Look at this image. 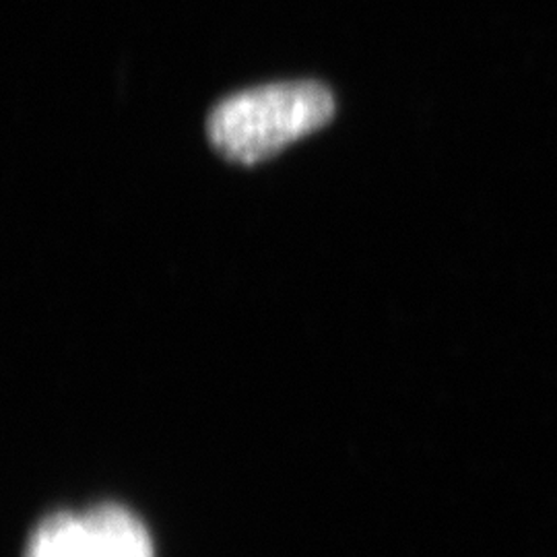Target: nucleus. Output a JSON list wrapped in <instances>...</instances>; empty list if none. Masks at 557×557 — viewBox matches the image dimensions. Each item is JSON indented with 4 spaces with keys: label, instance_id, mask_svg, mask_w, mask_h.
I'll use <instances>...</instances> for the list:
<instances>
[{
    "label": "nucleus",
    "instance_id": "obj_1",
    "mask_svg": "<svg viewBox=\"0 0 557 557\" xmlns=\"http://www.w3.org/2000/svg\"><path fill=\"white\" fill-rule=\"evenodd\" d=\"M333 114L335 98L324 85L271 83L221 100L209 114L207 135L223 158L255 165L319 131Z\"/></svg>",
    "mask_w": 557,
    "mask_h": 557
},
{
    "label": "nucleus",
    "instance_id": "obj_2",
    "mask_svg": "<svg viewBox=\"0 0 557 557\" xmlns=\"http://www.w3.org/2000/svg\"><path fill=\"white\" fill-rule=\"evenodd\" d=\"M23 557H156L147 527L131 510L101 504L44 518Z\"/></svg>",
    "mask_w": 557,
    "mask_h": 557
}]
</instances>
